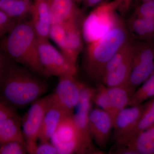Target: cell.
<instances>
[{
  "mask_svg": "<svg viewBox=\"0 0 154 154\" xmlns=\"http://www.w3.org/2000/svg\"><path fill=\"white\" fill-rule=\"evenodd\" d=\"M37 75L9 58L0 77V99L14 108L31 105L48 90Z\"/></svg>",
  "mask_w": 154,
  "mask_h": 154,
  "instance_id": "1",
  "label": "cell"
},
{
  "mask_svg": "<svg viewBox=\"0 0 154 154\" xmlns=\"http://www.w3.org/2000/svg\"><path fill=\"white\" fill-rule=\"evenodd\" d=\"M38 38L30 20L17 23L0 41L9 58L36 74L45 77L38 57Z\"/></svg>",
  "mask_w": 154,
  "mask_h": 154,
  "instance_id": "2",
  "label": "cell"
},
{
  "mask_svg": "<svg viewBox=\"0 0 154 154\" xmlns=\"http://www.w3.org/2000/svg\"><path fill=\"white\" fill-rule=\"evenodd\" d=\"M130 37L126 24L122 19L105 36L88 44L83 63L88 76L100 82L106 64Z\"/></svg>",
  "mask_w": 154,
  "mask_h": 154,
  "instance_id": "3",
  "label": "cell"
},
{
  "mask_svg": "<svg viewBox=\"0 0 154 154\" xmlns=\"http://www.w3.org/2000/svg\"><path fill=\"white\" fill-rule=\"evenodd\" d=\"M122 2V0L102 2L84 17L82 32L86 44L102 38L122 20L117 14Z\"/></svg>",
  "mask_w": 154,
  "mask_h": 154,
  "instance_id": "4",
  "label": "cell"
},
{
  "mask_svg": "<svg viewBox=\"0 0 154 154\" xmlns=\"http://www.w3.org/2000/svg\"><path fill=\"white\" fill-rule=\"evenodd\" d=\"M154 73V42L133 39V66L126 87L131 96Z\"/></svg>",
  "mask_w": 154,
  "mask_h": 154,
  "instance_id": "5",
  "label": "cell"
},
{
  "mask_svg": "<svg viewBox=\"0 0 154 154\" xmlns=\"http://www.w3.org/2000/svg\"><path fill=\"white\" fill-rule=\"evenodd\" d=\"M54 103L52 94L42 96L30 105L22 119V132L29 153L34 154L45 116Z\"/></svg>",
  "mask_w": 154,
  "mask_h": 154,
  "instance_id": "6",
  "label": "cell"
},
{
  "mask_svg": "<svg viewBox=\"0 0 154 154\" xmlns=\"http://www.w3.org/2000/svg\"><path fill=\"white\" fill-rule=\"evenodd\" d=\"M38 49L39 61L45 77L59 78L76 74L77 66L71 63L48 39H38Z\"/></svg>",
  "mask_w": 154,
  "mask_h": 154,
  "instance_id": "7",
  "label": "cell"
},
{
  "mask_svg": "<svg viewBox=\"0 0 154 154\" xmlns=\"http://www.w3.org/2000/svg\"><path fill=\"white\" fill-rule=\"evenodd\" d=\"M73 114L62 121L50 140L58 154L88 153L80 138Z\"/></svg>",
  "mask_w": 154,
  "mask_h": 154,
  "instance_id": "8",
  "label": "cell"
},
{
  "mask_svg": "<svg viewBox=\"0 0 154 154\" xmlns=\"http://www.w3.org/2000/svg\"><path fill=\"white\" fill-rule=\"evenodd\" d=\"M95 88L84 86L80 96L79 103L76 107L74 119L80 138L88 154L100 153V151L94 148L89 130V117L93 102Z\"/></svg>",
  "mask_w": 154,
  "mask_h": 154,
  "instance_id": "9",
  "label": "cell"
},
{
  "mask_svg": "<svg viewBox=\"0 0 154 154\" xmlns=\"http://www.w3.org/2000/svg\"><path fill=\"white\" fill-rule=\"evenodd\" d=\"M57 86L53 93L54 103L70 114H73L79 100L85 84L75 78V75L58 78Z\"/></svg>",
  "mask_w": 154,
  "mask_h": 154,
  "instance_id": "10",
  "label": "cell"
},
{
  "mask_svg": "<svg viewBox=\"0 0 154 154\" xmlns=\"http://www.w3.org/2000/svg\"><path fill=\"white\" fill-rule=\"evenodd\" d=\"M84 18L83 14L64 23L65 38L63 49L60 51L71 63L76 66L78 58L83 49L82 24Z\"/></svg>",
  "mask_w": 154,
  "mask_h": 154,
  "instance_id": "11",
  "label": "cell"
},
{
  "mask_svg": "<svg viewBox=\"0 0 154 154\" xmlns=\"http://www.w3.org/2000/svg\"><path fill=\"white\" fill-rule=\"evenodd\" d=\"M88 125L92 140L101 149H106L113 128V120L110 114L96 106L91 109Z\"/></svg>",
  "mask_w": 154,
  "mask_h": 154,
  "instance_id": "12",
  "label": "cell"
},
{
  "mask_svg": "<svg viewBox=\"0 0 154 154\" xmlns=\"http://www.w3.org/2000/svg\"><path fill=\"white\" fill-rule=\"evenodd\" d=\"M30 20L38 39H49L51 25L49 0H33Z\"/></svg>",
  "mask_w": 154,
  "mask_h": 154,
  "instance_id": "13",
  "label": "cell"
},
{
  "mask_svg": "<svg viewBox=\"0 0 154 154\" xmlns=\"http://www.w3.org/2000/svg\"><path fill=\"white\" fill-rule=\"evenodd\" d=\"M146 103L137 106H130L117 114L113 122L115 140L129 132L139 121Z\"/></svg>",
  "mask_w": 154,
  "mask_h": 154,
  "instance_id": "14",
  "label": "cell"
},
{
  "mask_svg": "<svg viewBox=\"0 0 154 154\" xmlns=\"http://www.w3.org/2000/svg\"><path fill=\"white\" fill-rule=\"evenodd\" d=\"M51 25L64 23L83 14L75 0H49Z\"/></svg>",
  "mask_w": 154,
  "mask_h": 154,
  "instance_id": "15",
  "label": "cell"
},
{
  "mask_svg": "<svg viewBox=\"0 0 154 154\" xmlns=\"http://www.w3.org/2000/svg\"><path fill=\"white\" fill-rule=\"evenodd\" d=\"M70 114L54 103L45 116L38 136L40 143L49 141L62 121Z\"/></svg>",
  "mask_w": 154,
  "mask_h": 154,
  "instance_id": "16",
  "label": "cell"
},
{
  "mask_svg": "<svg viewBox=\"0 0 154 154\" xmlns=\"http://www.w3.org/2000/svg\"><path fill=\"white\" fill-rule=\"evenodd\" d=\"M127 28L135 40L154 42V18L132 16L128 20Z\"/></svg>",
  "mask_w": 154,
  "mask_h": 154,
  "instance_id": "17",
  "label": "cell"
},
{
  "mask_svg": "<svg viewBox=\"0 0 154 154\" xmlns=\"http://www.w3.org/2000/svg\"><path fill=\"white\" fill-rule=\"evenodd\" d=\"M33 0H0V11L19 22L31 17Z\"/></svg>",
  "mask_w": 154,
  "mask_h": 154,
  "instance_id": "18",
  "label": "cell"
},
{
  "mask_svg": "<svg viewBox=\"0 0 154 154\" xmlns=\"http://www.w3.org/2000/svg\"><path fill=\"white\" fill-rule=\"evenodd\" d=\"M121 146L132 150L135 154H154V124Z\"/></svg>",
  "mask_w": 154,
  "mask_h": 154,
  "instance_id": "19",
  "label": "cell"
},
{
  "mask_svg": "<svg viewBox=\"0 0 154 154\" xmlns=\"http://www.w3.org/2000/svg\"><path fill=\"white\" fill-rule=\"evenodd\" d=\"M133 55L117 67L105 75L100 83L108 88L126 86L133 66Z\"/></svg>",
  "mask_w": 154,
  "mask_h": 154,
  "instance_id": "20",
  "label": "cell"
},
{
  "mask_svg": "<svg viewBox=\"0 0 154 154\" xmlns=\"http://www.w3.org/2000/svg\"><path fill=\"white\" fill-rule=\"evenodd\" d=\"M146 105L139 121L134 128L126 134L115 140L116 146H122L138 134L154 124V97Z\"/></svg>",
  "mask_w": 154,
  "mask_h": 154,
  "instance_id": "21",
  "label": "cell"
},
{
  "mask_svg": "<svg viewBox=\"0 0 154 154\" xmlns=\"http://www.w3.org/2000/svg\"><path fill=\"white\" fill-rule=\"evenodd\" d=\"M12 141L20 142L27 146L19 117L0 121V145Z\"/></svg>",
  "mask_w": 154,
  "mask_h": 154,
  "instance_id": "22",
  "label": "cell"
},
{
  "mask_svg": "<svg viewBox=\"0 0 154 154\" xmlns=\"http://www.w3.org/2000/svg\"><path fill=\"white\" fill-rule=\"evenodd\" d=\"M107 91L111 105L113 125L117 114L128 106L131 96L125 86L107 87Z\"/></svg>",
  "mask_w": 154,
  "mask_h": 154,
  "instance_id": "23",
  "label": "cell"
},
{
  "mask_svg": "<svg viewBox=\"0 0 154 154\" xmlns=\"http://www.w3.org/2000/svg\"><path fill=\"white\" fill-rule=\"evenodd\" d=\"M133 54V39L131 37L116 52L106 64L102 73L101 80L103 77L112 71L127 59L132 56Z\"/></svg>",
  "mask_w": 154,
  "mask_h": 154,
  "instance_id": "24",
  "label": "cell"
},
{
  "mask_svg": "<svg viewBox=\"0 0 154 154\" xmlns=\"http://www.w3.org/2000/svg\"><path fill=\"white\" fill-rule=\"evenodd\" d=\"M154 97V73L134 93L128 106L140 105L145 101Z\"/></svg>",
  "mask_w": 154,
  "mask_h": 154,
  "instance_id": "25",
  "label": "cell"
},
{
  "mask_svg": "<svg viewBox=\"0 0 154 154\" xmlns=\"http://www.w3.org/2000/svg\"><path fill=\"white\" fill-rule=\"evenodd\" d=\"M93 102L97 107L109 113L111 117L112 110L107 87L102 83L97 85L95 88Z\"/></svg>",
  "mask_w": 154,
  "mask_h": 154,
  "instance_id": "26",
  "label": "cell"
},
{
  "mask_svg": "<svg viewBox=\"0 0 154 154\" xmlns=\"http://www.w3.org/2000/svg\"><path fill=\"white\" fill-rule=\"evenodd\" d=\"M28 153L27 146L17 141H12L0 145V154H25Z\"/></svg>",
  "mask_w": 154,
  "mask_h": 154,
  "instance_id": "27",
  "label": "cell"
},
{
  "mask_svg": "<svg viewBox=\"0 0 154 154\" xmlns=\"http://www.w3.org/2000/svg\"><path fill=\"white\" fill-rule=\"evenodd\" d=\"M132 15L137 17L154 18V0L143 2L136 8Z\"/></svg>",
  "mask_w": 154,
  "mask_h": 154,
  "instance_id": "28",
  "label": "cell"
},
{
  "mask_svg": "<svg viewBox=\"0 0 154 154\" xmlns=\"http://www.w3.org/2000/svg\"><path fill=\"white\" fill-rule=\"evenodd\" d=\"M17 23L2 11H0V38L6 36Z\"/></svg>",
  "mask_w": 154,
  "mask_h": 154,
  "instance_id": "29",
  "label": "cell"
},
{
  "mask_svg": "<svg viewBox=\"0 0 154 154\" xmlns=\"http://www.w3.org/2000/svg\"><path fill=\"white\" fill-rule=\"evenodd\" d=\"M13 117H19L15 108L0 99V121Z\"/></svg>",
  "mask_w": 154,
  "mask_h": 154,
  "instance_id": "30",
  "label": "cell"
},
{
  "mask_svg": "<svg viewBox=\"0 0 154 154\" xmlns=\"http://www.w3.org/2000/svg\"><path fill=\"white\" fill-rule=\"evenodd\" d=\"M57 149L49 141L40 143L34 152V154H57Z\"/></svg>",
  "mask_w": 154,
  "mask_h": 154,
  "instance_id": "31",
  "label": "cell"
},
{
  "mask_svg": "<svg viewBox=\"0 0 154 154\" xmlns=\"http://www.w3.org/2000/svg\"><path fill=\"white\" fill-rule=\"evenodd\" d=\"M9 59L0 48V77L5 68Z\"/></svg>",
  "mask_w": 154,
  "mask_h": 154,
  "instance_id": "32",
  "label": "cell"
},
{
  "mask_svg": "<svg viewBox=\"0 0 154 154\" xmlns=\"http://www.w3.org/2000/svg\"><path fill=\"white\" fill-rule=\"evenodd\" d=\"M134 1V0H122V2L119 8V11H122V12H126L129 8L131 3ZM142 1L145 2L149 0H142Z\"/></svg>",
  "mask_w": 154,
  "mask_h": 154,
  "instance_id": "33",
  "label": "cell"
},
{
  "mask_svg": "<svg viewBox=\"0 0 154 154\" xmlns=\"http://www.w3.org/2000/svg\"><path fill=\"white\" fill-rule=\"evenodd\" d=\"M102 0H83L85 5L88 8L93 7L97 6L100 3L102 2Z\"/></svg>",
  "mask_w": 154,
  "mask_h": 154,
  "instance_id": "34",
  "label": "cell"
},
{
  "mask_svg": "<svg viewBox=\"0 0 154 154\" xmlns=\"http://www.w3.org/2000/svg\"><path fill=\"white\" fill-rule=\"evenodd\" d=\"M83 0H75L76 2H82V1H83Z\"/></svg>",
  "mask_w": 154,
  "mask_h": 154,
  "instance_id": "35",
  "label": "cell"
}]
</instances>
